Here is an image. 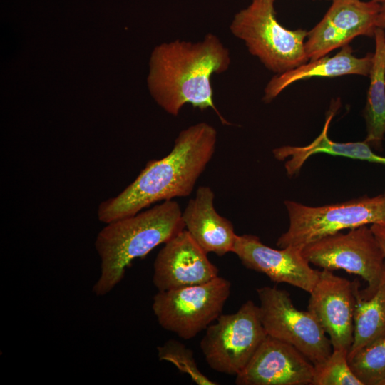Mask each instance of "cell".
Here are the masks:
<instances>
[{
	"label": "cell",
	"mask_w": 385,
	"mask_h": 385,
	"mask_svg": "<svg viewBox=\"0 0 385 385\" xmlns=\"http://www.w3.org/2000/svg\"><path fill=\"white\" fill-rule=\"evenodd\" d=\"M216 143L217 131L207 123L183 130L169 154L148 161L125 190L99 205L98 220L108 224L134 215L155 202L188 196L212 159Z\"/></svg>",
	"instance_id": "1"
},
{
	"label": "cell",
	"mask_w": 385,
	"mask_h": 385,
	"mask_svg": "<svg viewBox=\"0 0 385 385\" xmlns=\"http://www.w3.org/2000/svg\"><path fill=\"white\" fill-rule=\"evenodd\" d=\"M231 59L220 38L207 34L197 42L175 40L157 46L150 61L148 83L157 103L177 116L185 104L211 108L223 125H231L213 101L211 77L226 71Z\"/></svg>",
	"instance_id": "2"
},
{
	"label": "cell",
	"mask_w": 385,
	"mask_h": 385,
	"mask_svg": "<svg viewBox=\"0 0 385 385\" xmlns=\"http://www.w3.org/2000/svg\"><path fill=\"white\" fill-rule=\"evenodd\" d=\"M182 214L178 203L171 200L106 224L95 242L101 262L93 292L97 296L108 294L123 279L133 260L145 256L183 231Z\"/></svg>",
	"instance_id": "3"
},
{
	"label": "cell",
	"mask_w": 385,
	"mask_h": 385,
	"mask_svg": "<svg viewBox=\"0 0 385 385\" xmlns=\"http://www.w3.org/2000/svg\"><path fill=\"white\" fill-rule=\"evenodd\" d=\"M274 2L252 0L235 15L230 29L268 70L280 74L308 62L305 51L308 31L290 30L281 25L276 18Z\"/></svg>",
	"instance_id": "4"
},
{
	"label": "cell",
	"mask_w": 385,
	"mask_h": 385,
	"mask_svg": "<svg viewBox=\"0 0 385 385\" xmlns=\"http://www.w3.org/2000/svg\"><path fill=\"white\" fill-rule=\"evenodd\" d=\"M289 227L277 239L279 248L300 250L309 244L346 229L385 222V197L366 195L343 202L310 207L285 200Z\"/></svg>",
	"instance_id": "5"
},
{
	"label": "cell",
	"mask_w": 385,
	"mask_h": 385,
	"mask_svg": "<svg viewBox=\"0 0 385 385\" xmlns=\"http://www.w3.org/2000/svg\"><path fill=\"white\" fill-rule=\"evenodd\" d=\"M230 290V282L217 276L203 284L158 292L152 309L163 329L190 339L222 314Z\"/></svg>",
	"instance_id": "6"
},
{
	"label": "cell",
	"mask_w": 385,
	"mask_h": 385,
	"mask_svg": "<svg viewBox=\"0 0 385 385\" xmlns=\"http://www.w3.org/2000/svg\"><path fill=\"white\" fill-rule=\"evenodd\" d=\"M267 337L258 306L248 300L235 313L221 314L209 325L200 345L212 369L236 376Z\"/></svg>",
	"instance_id": "7"
},
{
	"label": "cell",
	"mask_w": 385,
	"mask_h": 385,
	"mask_svg": "<svg viewBox=\"0 0 385 385\" xmlns=\"http://www.w3.org/2000/svg\"><path fill=\"white\" fill-rule=\"evenodd\" d=\"M302 254L314 265L329 270H344L367 282L362 296L374 294L385 269V256L368 225L325 237L305 246Z\"/></svg>",
	"instance_id": "8"
},
{
	"label": "cell",
	"mask_w": 385,
	"mask_h": 385,
	"mask_svg": "<svg viewBox=\"0 0 385 385\" xmlns=\"http://www.w3.org/2000/svg\"><path fill=\"white\" fill-rule=\"evenodd\" d=\"M256 291L267 336L293 346L314 365L330 355L332 344L316 318L308 310L297 309L286 290L265 286Z\"/></svg>",
	"instance_id": "9"
},
{
	"label": "cell",
	"mask_w": 385,
	"mask_h": 385,
	"mask_svg": "<svg viewBox=\"0 0 385 385\" xmlns=\"http://www.w3.org/2000/svg\"><path fill=\"white\" fill-rule=\"evenodd\" d=\"M380 6L373 0H332L321 21L307 32L305 51L309 61L349 45L359 36L374 37Z\"/></svg>",
	"instance_id": "10"
},
{
	"label": "cell",
	"mask_w": 385,
	"mask_h": 385,
	"mask_svg": "<svg viewBox=\"0 0 385 385\" xmlns=\"http://www.w3.org/2000/svg\"><path fill=\"white\" fill-rule=\"evenodd\" d=\"M309 294L307 310L328 336L332 349L349 351L354 338V282L322 269Z\"/></svg>",
	"instance_id": "11"
},
{
	"label": "cell",
	"mask_w": 385,
	"mask_h": 385,
	"mask_svg": "<svg viewBox=\"0 0 385 385\" xmlns=\"http://www.w3.org/2000/svg\"><path fill=\"white\" fill-rule=\"evenodd\" d=\"M232 252L247 269L267 275L271 281L287 283L308 293L317 282L319 270H314L295 247L277 250L262 243L252 235H237Z\"/></svg>",
	"instance_id": "12"
},
{
	"label": "cell",
	"mask_w": 385,
	"mask_h": 385,
	"mask_svg": "<svg viewBox=\"0 0 385 385\" xmlns=\"http://www.w3.org/2000/svg\"><path fill=\"white\" fill-rule=\"evenodd\" d=\"M186 230L164 244L154 262L153 282L158 292L207 282L219 270Z\"/></svg>",
	"instance_id": "13"
},
{
	"label": "cell",
	"mask_w": 385,
	"mask_h": 385,
	"mask_svg": "<svg viewBox=\"0 0 385 385\" xmlns=\"http://www.w3.org/2000/svg\"><path fill=\"white\" fill-rule=\"evenodd\" d=\"M314 364L293 346L267 336L244 369L237 385H311Z\"/></svg>",
	"instance_id": "14"
},
{
	"label": "cell",
	"mask_w": 385,
	"mask_h": 385,
	"mask_svg": "<svg viewBox=\"0 0 385 385\" xmlns=\"http://www.w3.org/2000/svg\"><path fill=\"white\" fill-rule=\"evenodd\" d=\"M215 194L208 186H200L182 214L185 228L207 253L223 256L232 252L237 235L232 222L214 207Z\"/></svg>",
	"instance_id": "15"
},
{
	"label": "cell",
	"mask_w": 385,
	"mask_h": 385,
	"mask_svg": "<svg viewBox=\"0 0 385 385\" xmlns=\"http://www.w3.org/2000/svg\"><path fill=\"white\" fill-rule=\"evenodd\" d=\"M373 63V53L362 58L354 55L349 45L344 46L334 56L328 55L318 59L309 61L292 70L277 74L267 85L263 101H272L284 89L301 80L316 77L333 78L344 75L369 76Z\"/></svg>",
	"instance_id": "16"
},
{
	"label": "cell",
	"mask_w": 385,
	"mask_h": 385,
	"mask_svg": "<svg viewBox=\"0 0 385 385\" xmlns=\"http://www.w3.org/2000/svg\"><path fill=\"white\" fill-rule=\"evenodd\" d=\"M336 110H331L328 113L322 132L307 145H285L273 150V155L277 160H284L288 158L284 167L289 177L297 175L305 161L310 156L317 153L342 156L385 165V157L374 153L371 146L364 140L337 143L329 139L328 130Z\"/></svg>",
	"instance_id": "17"
},
{
	"label": "cell",
	"mask_w": 385,
	"mask_h": 385,
	"mask_svg": "<svg viewBox=\"0 0 385 385\" xmlns=\"http://www.w3.org/2000/svg\"><path fill=\"white\" fill-rule=\"evenodd\" d=\"M375 51L369 72L370 83L363 116L366 127L364 140L371 148L382 149L385 138V35L376 28L374 36Z\"/></svg>",
	"instance_id": "18"
},
{
	"label": "cell",
	"mask_w": 385,
	"mask_h": 385,
	"mask_svg": "<svg viewBox=\"0 0 385 385\" xmlns=\"http://www.w3.org/2000/svg\"><path fill=\"white\" fill-rule=\"evenodd\" d=\"M354 282L356 298L354 338L348 360L385 334V269L376 292L369 297L361 295L358 280Z\"/></svg>",
	"instance_id": "19"
},
{
	"label": "cell",
	"mask_w": 385,
	"mask_h": 385,
	"mask_svg": "<svg viewBox=\"0 0 385 385\" xmlns=\"http://www.w3.org/2000/svg\"><path fill=\"white\" fill-rule=\"evenodd\" d=\"M349 362L364 385H381L385 379V334L359 350Z\"/></svg>",
	"instance_id": "20"
},
{
	"label": "cell",
	"mask_w": 385,
	"mask_h": 385,
	"mask_svg": "<svg viewBox=\"0 0 385 385\" xmlns=\"http://www.w3.org/2000/svg\"><path fill=\"white\" fill-rule=\"evenodd\" d=\"M348 354L345 349H332L325 360L314 365L311 385H364L352 371Z\"/></svg>",
	"instance_id": "21"
},
{
	"label": "cell",
	"mask_w": 385,
	"mask_h": 385,
	"mask_svg": "<svg viewBox=\"0 0 385 385\" xmlns=\"http://www.w3.org/2000/svg\"><path fill=\"white\" fill-rule=\"evenodd\" d=\"M160 361L173 364L180 371L188 374L198 385H217L201 372L194 358L193 351L180 342L170 339L157 347Z\"/></svg>",
	"instance_id": "22"
},
{
	"label": "cell",
	"mask_w": 385,
	"mask_h": 385,
	"mask_svg": "<svg viewBox=\"0 0 385 385\" xmlns=\"http://www.w3.org/2000/svg\"><path fill=\"white\" fill-rule=\"evenodd\" d=\"M385 256V222L370 225Z\"/></svg>",
	"instance_id": "23"
},
{
	"label": "cell",
	"mask_w": 385,
	"mask_h": 385,
	"mask_svg": "<svg viewBox=\"0 0 385 385\" xmlns=\"http://www.w3.org/2000/svg\"><path fill=\"white\" fill-rule=\"evenodd\" d=\"M376 28L381 29L385 35V2L381 4L376 19Z\"/></svg>",
	"instance_id": "24"
},
{
	"label": "cell",
	"mask_w": 385,
	"mask_h": 385,
	"mask_svg": "<svg viewBox=\"0 0 385 385\" xmlns=\"http://www.w3.org/2000/svg\"><path fill=\"white\" fill-rule=\"evenodd\" d=\"M374 1H376L377 3H379V4H382L384 2H385V0H373Z\"/></svg>",
	"instance_id": "25"
},
{
	"label": "cell",
	"mask_w": 385,
	"mask_h": 385,
	"mask_svg": "<svg viewBox=\"0 0 385 385\" xmlns=\"http://www.w3.org/2000/svg\"><path fill=\"white\" fill-rule=\"evenodd\" d=\"M381 385H385V379L381 383Z\"/></svg>",
	"instance_id": "26"
},
{
	"label": "cell",
	"mask_w": 385,
	"mask_h": 385,
	"mask_svg": "<svg viewBox=\"0 0 385 385\" xmlns=\"http://www.w3.org/2000/svg\"><path fill=\"white\" fill-rule=\"evenodd\" d=\"M383 195H384V197H385V190H384V192Z\"/></svg>",
	"instance_id": "27"
},
{
	"label": "cell",
	"mask_w": 385,
	"mask_h": 385,
	"mask_svg": "<svg viewBox=\"0 0 385 385\" xmlns=\"http://www.w3.org/2000/svg\"><path fill=\"white\" fill-rule=\"evenodd\" d=\"M272 1H275V0H272ZM327 1H330V0H327ZM332 1V0H331Z\"/></svg>",
	"instance_id": "28"
}]
</instances>
